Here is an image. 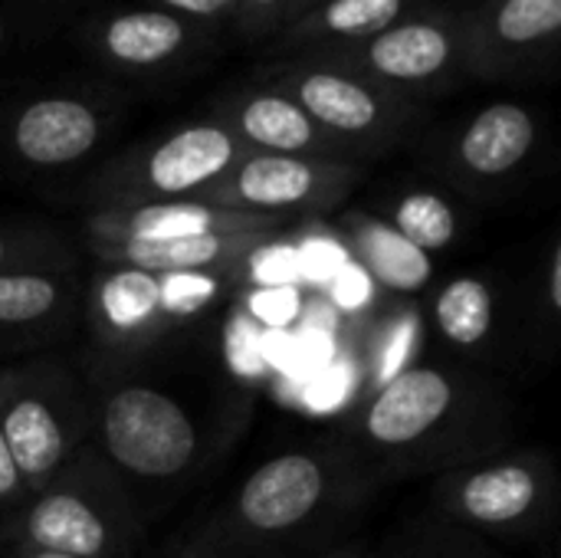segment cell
<instances>
[{
  "instance_id": "obj_1",
  "label": "cell",
  "mask_w": 561,
  "mask_h": 558,
  "mask_svg": "<svg viewBox=\"0 0 561 558\" xmlns=\"http://www.w3.org/2000/svg\"><path fill=\"white\" fill-rule=\"evenodd\" d=\"M375 477L348 447H293L253 467L181 558H289L312 553L348 520Z\"/></svg>"
},
{
  "instance_id": "obj_2",
  "label": "cell",
  "mask_w": 561,
  "mask_h": 558,
  "mask_svg": "<svg viewBox=\"0 0 561 558\" xmlns=\"http://www.w3.org/2000/svg\"><path fill=\"white\" fill-rule=\"evenodd\" d=\"M490 385L440 365L394 372L348 424V451L378 480L381 474H444L493 454L500 434Z\"/></svg>"
},
{
  "instance_id": "obj_3",
  "label": "cell",
  "mask_w": 561,
  "mask_h": 558,
  "mask_svg": "<svg viewBox=\"0 0 561 558\" xmlns=\"http://www.w3.org/2000/svg\"><path fill=\"white\" fill-rule=\"evenodd\" d=\"M92 447L115 467L138 500L187 480L207 454V424L197 408L158 378L102 375L89 391Z\"/></svg>"
},
{
  "instance_id": "obj_4",
  "label": "cell",
  "mask_w": 561,
  "mask_h": 558,
  "mask_svg": "<svg viewBox=\"0 0 561 558\" xmlns=\"http://www.w3.org/2000/svg\"><path fill=\"white\" fill-rule=\"evenodd\" d=\"M138 539L141 503L92 444L26 500L3 536L79 558H131Z\"/></svg>"
},
{
  "instance_id": "obj_5",
  "label": "cell",
  "mask_w": 561,
  "mask_h": 558,
  "mask_svg": "<svg viewBox=\"0 0 561 558\" xmlns=\"http://www.w3.org/2000/svg\"><path fill=\"white\" fill-rule=\"evenodd\" d=\"M0 431L33 497L92 444L89 391L49 358L0 365Z\"/></svg>"
},
{
  "instance_id": "obj_6",
  "label": "cell",
  "mask_w": 561,
  "mask_h": 558,
  "mask_svg": "<svg viewBox=\"0 0 561 558\" xmlns=\"http://www.w3.org/2000/svg\"><path fill=\"white\" fill-rule=\"evenodd\" d=\"M434 503L470 533L539 539L559 516V470L542 451H493L437 474Z\"/></svg>"
},
{
  "instance_id": "obj_7",
  "label": "cell",
  "mask_w": 561,
  "mask_h": 558,
  "mask_svg": "<svg viewBox=\"0 0 561 558\" xmlns=\"http://www.w3.org/2000/svg\"><path fill=\"white\" fill-rule=\"evenodd\" d=\"M227 276H161L145 270L102 266L85 289V312L95 339L112 352H141L174 329L197 322L220 303Z\"/></svg>"
},
{
  "instance_id": "obj_8",
  "label": "cell",
  "mask_w": 561,
  "mask_h": 558,
  "mask_svg": "<svg viewBox=\"0 0 561 558\" xmlns=\"http://www.w3.org/2000/svg\"><path fill=\"white\" fill-rule=\"evenodd\" d=\"M348 184V174L329 164H316L299 155H250L237 161L227 178L204 194L207 204L253 214L263 220L283 214H306L329 207Z\"/></svg>"
},
{
  "instance_id": "obj_9",
  "label": "cell",
  "mask_w": 561,
  "mask_h": 558,
  "mask_svg": "<svg viewBox=\"0 0 561 558\" xmlns=\"http://www.w3.org/2000/svg\"><path fill=\"white\" fill-rule=\"evenodd\" d=\"M237 138L220 125H191L168 135L138 171L141 204L151 201H204L237 164Z\"/></svg>"
},
{
  "instance_id": "obj_10",
  "label": "cell",
  "mask_w": 561,
  "mask_h": 558,
  "mask_svg": "<svg viewBox=\"0 0 561 558\" xmlns=\"http://www.w3.org/2000/svg\"><path fill=\"white\" fill-rule=\"evenodd\" d=\"M270 234H207L178 240H89L102 266L145 270L161 276H230Z\"/></svg>"
},
{
  "instance_id": "obj_11",
  "label": "cell",
  "mask_w": 561,
  "mask_h": 558,
  "mask_svg": "<svg viewBox=\"0 0 561 558\" xmlns=\"http://www.w3.org/2000/svg\"><path fill=\"white\" fill-rule=\"evenodd\" d=\"M273 220L207 201H151L89 220V240H178L207 234H270Z\"/></svg>"
},
{
  "instance_id": "obj_12",
  "label": "cell",
  "mask_w": 561,
  "mask_h": 558,
  "mask_svg": "<svg viewBox=\"0 0 561 558\" xmlns=\"http://www.w3.org/2000/svg\"><path fill=\"white\" fill-rule=\"evenodd\" d=\"M99 141V118L76 99H39L13 122V151L33 168H62Z\"/></svg>"
},
{
  "instance_id": "obj_13",
  "label": "cell",
  "mask_w": 561,
  "mask_h": 558,
  "mask_svg": "<svg viewBox=\"0 0 561 558\" xmlns=\"http://www.w3.org/2000/svg\"><path fill=\"white\" fill-rule=\"evenodd\" d=\"M431 319L437 335L463 355L486 358L496 345L503 309H500V293L490 276L480 273H463L444 283L434 296Z\"/></svg>"
},
{
  "instance_id": "obj_14",
  "label": "cell",
  "mask_w": 561,
  "mask_h": 558,
  "mask_svg": "<svg viewBox=\"0 0 561 558\" xmlns=\"http://www.w3.org/2000/svg\"><path fill=\"white\" fill-rule=\"evenodd\" d=\"M536 148V118L513 102L483 109L457 141V161L480 181L513 174Z\"/></svg>"
},
{
  "instance_id": "obj_15",
  "label": "cell",
  "mask_w": 561,
  "mask_h": 558,
  "mask_svg": "<svg viewBox=\"0 0 561 558\" xmlns=\"http://www.w3.org/2000/svg\"><path fill=\"white\" fill-rule=\"evenodd\" d=\"M76 303L79 286L72 263L0 273V335L43 332L62 326Z\"/></svg>"
},
{
  "instance_id": "obj_16",
  "label": "cell",
  "mask_w": 561,
  "mask_h": 558,
  "mask_svg": "<svg viewBox=\"0 0 561 558\" xmlns=\"http://www.w3.org/2000/svg\"><path fill=\"white\" fill-rule=\"evenodd\" d=\"M345 237L368 276L398 296H414L434 280V257L404 240L388 220L355 214L345 220Z\"/></svg>"
},
{
  "instance_id": "obj_17",
  "label": "cell",
  "mask_w": 561,
  "mask_h": 558,
  "mask_svg": "<svg viewBox=\"0 0 561 558\" xmlns=\"http://www.w3.org/2000/svg\"><path fill=\"white\" fill-rule=\"evenodd\" d=\"M299 109L322 128H332L342 135H365L381 118L378 99L365 86L335 72L306 76L299 82Z\"/></svg>"
},
{
  "instance_id": "obj_18",
  "label": "cell",
  "mask_w": 561,
  "mask_h": 558,
  "mask_svg": "<svg viewBox=\"0 0 561 558\" xmlns=\"http://www.w3.org/2000/svg\"><path fill=\"white\" fill-rule=\"evenodd\" d=\"M240 135L266 155H299L316 145V122L286 95H256L237 115Z\"/></svg>"
},
{
  "instance_id": "obj_19",
  "label": "cell",
  "mask_w": 561,
  "mask_h": 558,
  "mask_svg": "<svg viewBox=\"0 0 561 558\" xmlns=\"http://www.w3.org/2000/svg\"><path fill=\"white\" fill-rule=\"evenodd\" d=\"M371 66L391 79H427L450 59V39L431 23H408L381 33L368 49Z\"/></svg>"
},
{
  "instance_id": "obj_20",
  "label": "cell",
  "mask_w": 561,
  "mask_h": 558,
  "mask_svg": "<svg viewBox=\"0 0 561 558\" xmlns=\"http://www.w3.org/2000/svg\"><path fill=\"white\" fill-rule=\"evenodd\" d=\"M184 39V26L168 13H125L105 30V46L128 66H154L168 59Z\"/></svg>"
},
{
  "instance_id": "obj_21",
  "label": "cell",
  "mask_w": 561,
  "mask_h": 558,
  "mask_svg": "<svg viewBox=\"0 0 561 558\" xmlns=\"http://www.w3.org/2000/svg\"><path fill=\"white\" fill-rule=\"evenodd\" d=\"M404 240H411L414 247H421L424 253H437V250H447L450 243H457V234H460V220H457V210L440 197V194H431V191H414V194H404L394 210H391V220H388Z\"/></svg>"
},
{
  "instance_id": "obj_22",
  "label": "cell",
  "mask_w": 561,
  "mask_h": 558,
  "mask_svg": "<svg viewBox=\"0 0 561 558\" xmlns=\"http://www.w3.org/2000/svg\"><path fill=\"white\" fill-rule=\"evenodd\" d=\"M561 26V0H506L496 30L510 43H533Z\"/></svg>"
},
{
  "instance_id": "obj_23",
  "label": "cell",
  "mask_w": 561,
  "mask_h": 558,
  "mask_svg": "<svg viewBox=\"0 0 561 558\" xmlns=\"http://www.w3.org/2000/svg\"><path fill=\"white\" fill-rule=\"evenodd\" d=\"M401 13V0H332L322 13L332 33L362 36L385 30Z\"/></svg>"
},
{
  "instance_id": "obj_24",
  "label": "cell",
  "mask_w": 561,
  "mask_h": 558,
  "mask_svg": "<svg viewBox=\"0 0 561 558\" xmlns=\"http://www.w3.org/2000/svg\"><path fill=\"white\" fill-rule=\"evenodd\" d=\"M39 266H69V253L39 237H16L0 227V273L10 270H39Z\"/></svg>"
},
{
  "instance_id": "obj_25",
  "label": "cell",
  "mask_w": 561,
  "mask_h": 558,
  "mask_svg": "<svg viewBox=\"0 0 561 558\" xmlns=\"http://www.w3.org/2000/svg\"><path fill=\"white\" fill-rule=\"evenodd\" d=\"M26 500H30V490L10 457V447L0 431V543L7 536V529L13 526V520L20 516V510L26 506Z\"/></svg>"
},
{
  "instance_id": "obj_26",
  "label": "cell",
  "mask_w": 561,
  "mask_h": 558,
  "mask_svg": "<svg viewBox=\"0 0 561 558\" xmlns=\"http://www.w3.org/2000/svg\"><path fill=\"white\" fill-rule=\"evenodd\" d=\"M542 306H546V326L556 332L561 316V243L556 240L542 263Z\"/></svg>"
},
{
  "instance_id": "obj_27",
  "label": "cell",
  "mask_w": 561,
  "mask_h": 558,
  "mask_svg": "<svg viewBox=\"0 0 561 558\" xmlns=\"http://www.w3.org/2000/svg\"><path fill=\"white\" fill-rule=\"evenodd\" d=\"M388 558H480V556H467V553H460V549H454V546H431V543H421L417 549H401L398 556H388Z\"/></svg>"
},
{
  "instance_id": "obj_28",
  "label": "cell",
  "mask_w": 561,
  "mask_h": 558,
  "mask_svg": "<svg viewBox=\"0 0 561 558\" xmlns=\"http://www.w3.org/2000/svg\"><path fill=\"white\" fill-rule=\"evenodd\" d=\"M0 558H79L66 556V553H49V549H36V546H20V543H3Z\"/></svg>"
},
{
  "instance_id": "obj_29",
  "label": "cell",
  "mask_w": 561,
  "mask_h": 558,
  "mask_svg": "<svg viewBox=\"0 0 561 558\" xmlns=\"http://www.w3.org/2000/svg\"><path fill=\"white\" fill-rule=\"evenodd\" d=\"M164 3L184 10V13H217V10H224L227 3H233V0H164Z\"/></svg>"
},
{
  "instance_id": "obj_30",
  "label": "cell",
  "mask_w": 561,
  "mask_h": 558,
  "mask_svg": "<svg viewBox=\"0 0 561 558\" xmlns=\"http://www.w3.org/2000/svg\"><path fill=\"white\" fill-rule=\"evenodd\" d=\"M309 558H362V556H352V553H322V556H309Z\"/></svg>"
},
{
  "instance_id": "obj_31",
  "label": "cell",
  "mask_w": 561,
  "mask_h": 558,
  "mask_svg": "<svg viewBox=\"0 0 561 558\" xmlns=\"http://www.w3.org/2000/svg\"><path fill=\"white\" fill-rule=\"evenodd\" d=\"M256 3H279V0H256Z\"/></svg>"
},
{
  "instance_id": "obj_32",
  "label": "cell",
  "mask_w": 561,
  "mask_h": 558,
  "mask_svg": "<svg viewBox=\"0 0 561 558\" xmlns=\"http://www.w3.org/2000/svg\"><path fill=\"white\" fill-rule=\"evenodd\" d=\"M0 39H3V26H0Z\"/></svg>"
}]
</instances>
